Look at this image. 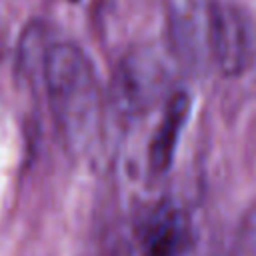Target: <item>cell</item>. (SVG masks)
<instances>
[{
	"instance_id": "3957f363",
	"label": "cell",
	"mask_w": 256,
	"mask_h": 256,
	"mask_svg": "<svg viewBox=\"0 0 256 256\" xmlns=\"http://www.w3.org/2000/svg\"><path fill=\"white\" fill-rule=\"evenodd\" d=\"M214 0H168L166 32L170 56L190 72L212 64Z\"/></svg>"
},
{
	"instance_id": "8992f818",
	"label": "cell",
	"mask_w": 256,
	"mask_h": 256,
	"mask_svg": "<svg viewBox=\"0 0 256 256\" xmlns=\"http://www.w3.org/2000/svg\"><path fill=\"white\" fill-rule=\"evenodd\" d=\"M188 226L184 216L174 208L158 210L142 238V256H180L186 248Z\"/></svg>"
},
{
	"instance_id": "7a4b0ae2",
	"label": "cell",
	"mask_w": 256,
	"mask_h": 256,
	"mask_svg": "<svg viewBox=\"0 0 256 256\" xmlns=\"http://www.w3.org/2000/svg\"><path fill=\"white\" fill-rule=\"evenodd\" d=\"M168 56L156 46L144 44L130 48L120 58L110 84V100L120 114H144L172 96L168 94L172 86Z\"/></svg>"
},
{
	"instance_id": "277c9868",
	"label": "cell",
	"mask_w": 256,
	"mask_h": 256,
	"mask_svg": "<svg viewBox=\"0 0 256 256\" xmlns=\"http://www.w3.org/2000/svg\"><path fill=\"white\" fill-rule=\"evenodd\" d=\"M252 36L246 20L232 8L216 4L212 28V64L228 76L240 74L252 56Z\"/></svg>"
},
{
	"instance_id": "5b68a950",
	"label": "cell",
	"mask_w": 256,
	"mask_h": 256,
	"mask_svg": "<svg viewBox=\"0 0 256 256\" xmlns=\"http://www.w3.org/2000/svg\"><path fill=\"white\" fill-rule=\"evenodd\" d=\"M190 96L186 92H172L164 102L162 118L148 144V166L154 174H162L170 168L180 132L188 120Z\"/></svg>"
},
{
	"instance_id": "6da1fadb",
	"label": "cell",
	"mask_w": 256,
	"mask_h": 256,
	"mask_svg": "<svg viewBox=\"0 0 256 256\" xmlns=\"http://www.w3.org/2000/svg\"><path fill=\"white\" fill-rule=\"evenodd\" d=\"M40 74L66 150L76 158L96 156L104 136V92L90 58L72 42H54L42 54Z\"/></svg>"
},
{
	"instance_id": "52a82bcc",
	"label": "cell",
	"mask_w": 256,
	"mask_h": 256,
	"mask_svg": "<svg viewBox=\"0 0 256 256\" xmlns=\"http://www.w3.org/2000/svg\"><path fill=\"white\" fill-rule=\"evenodd\" d=\"M110 256H132V250H130V246L126 242H120V244L114 246V250H112Z\"/></svg>"
}]
</instances>
